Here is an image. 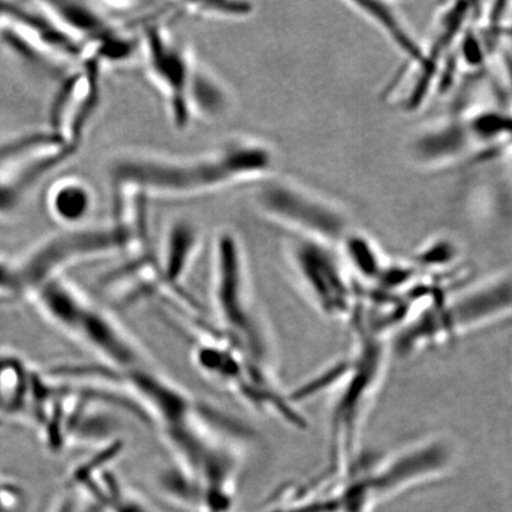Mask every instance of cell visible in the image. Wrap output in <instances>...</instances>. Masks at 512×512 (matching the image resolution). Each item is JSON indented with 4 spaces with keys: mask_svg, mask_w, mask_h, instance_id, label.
I'll return each instance as SVG.
<instances>
[{
    "mask_svg": "<svg viewBox=\"0 0 512 512\" xmlns=\"http://www.w3.org/2000/svg\"><path fill=\"white\" fill-rule=\"evenodd\" d=\"M24 194L8 181L0 178V220H11L22 207Z\"/></svg>",
    "mask_w": 512,
    "mask_h": 512,
    "instance_id": "cell-14",
    "label": "cell"
},
{
    "mask_svg": "<svg viewBox=\"0 0 512 512\" xmlns=\"http://www.w3.org/2000/svg\"><path fill=\"white\" fill-rule=\"evenodd\" d=\"M95 198L86 181L75 176L56 179L44 194V207L66 229L82 227L92 214Z\"/></svg>",
    "mask_w": 512,
    "mask_h": 512,
    "instance_id": "cell-10",
    "label": "cell"
},
{
    "mask_svg": "<svg viewBox=\"0 0 512 512\" xmlns=\"http://www.w3.org/2000/svg\"><path fill=\"white\" fill-rule=\"evenodd\" d=\"M329 243L294 235L286 242V258L297 283L317 311L331 319L352 312L351 286Z\"/></svg>",
    "mask_w": 512,
    "mask_h": 512,
    "instance_id": "cell-6",
    "label": "cell"
},
{
    "mask_svg": "<svg viewBox=\"0 0 512 512\" xmlns=\"http://www.w3.org/2000/svg\"><path fill=\"white\" fill-rule=\"evenodd\" d=\"M252 201L262 216L294 235L329 245L344 238L347 222L341 211L290 179L271 176L262 179L256 185Z\"/></svg>",
    "mask_w": 512,
    "mask_h": 512,
    "instance_id": "cell-5",
    "label": "cell"
},
{
    "mask_svg": "<svg viewBox=\"0 0 512 512\" xmlns=\"http://www.w3.org/2000/svg\"><path fill=\"white\" fill-rule=\"evenodd\" d=\"M192 117L201 115L206 119H217L227 113L230 96L227 88L209 70L196 66L189 94Z\"/></svg>",
    "mask_w": 512,
    "mask_h": 512,
    "instance_id": "cell-12",
    "label": "cell"
},
{
    "mask_svg": "<svg viewBox=\"0 0 512 512\" xmlns=\"http://www.w3.org/2000/svg\"><path fill=\"white\" fill-rule=\"evenodd\" d=\"M202 246V234L197 224L179 217L166 228L162 251L155 261L157 278L163 292L178 294L179 300L196 309L194 300L184 297L182 280L190 270Z\"/></svg>",
    "mask_w": 512,
    "mask_h": 512,
    "instance_id": "cell-9",
    "label": "cell"
},
{
    "mask_svg": "<svg viewBox=\"0 0 512 512\" xmlns=\"http://www.w3.org/2000/svg\"><path fill=\"white\" fill-rule=\"evenodd\" d=\"M215 329L229 345L262 369L272 370L270 336L255 306L245 248L232 229H220L211 251Z\"/></svg>",
    "mask_w": 512,
    "mask_h": 512,
    "instance_id": "cell-2",
    "label": "cell"
},
{
    "mask_svg": "<svg viewBox=\"0 0 512 512\" xmlns=\"http://www.w3.org/2000/svg\"><path fill=\"white\" fill-rule=\"evenodd\" d=\"M275 156L270 146L251 138L235 139L194 156L124 152L108 166L114 215L128 198H188L211 194L271 176Z\"/></svg>",
    "mask_w": 512,
    "mask_h": 512,
    "instance_id": "cell-1",
    "label": "cell"
},
{
    "mask_svg": "<svg viewBox=\"0 0 512 512\" xmlns=\"http://www.w3.org/2000/svg\"><path fill=\"white\" fill-rule=\"evenodd\" d=\"M137 228L128 220H114L105 226H82L50 236L17 266L23 290L30 293L74 262L131 249L140 240Z\"/></svg>",
    "mask_w": 512,
    "mask_h": 512,
    "instance_id": "cell-4",
    "label": "cell"
},
{
    "mask_svg": "<svg viewBox=\"0 0 512 512\" xmlns=\"http://www.w3.org/2000/svg\"><path fill=\"white\" fill-rule=\"evenodd\" d=\"M36 305L51 323L66 331L102 358L113 369H132L146 364L145 356L105 311L98 309L63 278L51 281L38 294Z\"/></svg>",
    "mask_w": 512,
    "mask_h": 512,
    "instance_id": "cell-3",
    "label": "cell"
},
{
    "mask_svg": "<svg viewBox=\"0 0 512 512\" xmlns=\"http://www.w3.org/2000/svg\"><path fill=\"white\" fill-rule=\"evenodd\" d=\"M364 16L371 19L376 27L395 44L401 53L407 55L414 62L425 59L424 50L415 42L406 24L401 21L398 12L384 3L357 2L352 3Z\"/></svg>",
    "mask_w": 512,
    "mask_h": 512,
    "instance_id": "cell-11",
    "label": "cell"
},
{
    "mask_svg": "<svg viewBox=\"0 0 512 512\" xmlns=\"http://www.w3.org/2000/svg\"><path fill=\"white\" fill-rule=\"evenodd\" d=\"M187 6L192 14L219 19L248 18L255 10L253 4L243 2L194 3Z\"/></svg>",
    "mask_w": 512,
    "mask_h": 512,
    "instance_id": "cell-13",
    "label": "cell"
},
{
    "mask_svg": "<svg viewBox=\"0 0 512 512\" xmlns=\"http://www.w3.org/2000/svg\"><path fill=\"white\" fill-rule=\"evenodd\" d=\"M78 149L50 128L18 134L0 143V178L25 195Z\"/></svg>",
    "mask_w": 512,
    "mask_h": 512,
    "instance_id": "cell-8",
    "label": "cell"
},
{
    "mask_svg": "<svg viewBox=\"0 0 512 512\" xmlns=\"http://www.w3.org/2000/svg\"><path fill=\"white\" fill-rule=\"evenodd\" d=\"M6 19H8V12H6V3H0V35H2V30L6 23Z\"/></svg>",
    "mask_w": 512,
    "mask_h": 512,
    "instance_id": "cell-16",
    "label": "cell"
},
{
    "mask_svg": "<svg viewBox=\"0 0 512 512\" xmlns=\"http://www.w3.org/2000/svg\"><path fill=\"white\" fill-rule=\"evenodd\" d=\"M142 47L147 74L168 102L172 121L179 128L187 127L192 118L189 94L196 61L158 25L146 29Z\"/></svg>",
    "mask_w": 512,
    "mask_h": 512,
    "instance_id": "cell-7",
    "label": "cell"
},
{
    "mask_svg": "<svg viewBox=\"0 0 512 512\" xmlns=\"http://www.w3.org/2000/svg\"><path fill=\"white\" fill-rule=\"evenodd\" d=\"M47 512H95V503L94 507L91 503L86 504V499L81 497V491L72 490L57 498Z\"/></svg>",
    "mask_w": 512,
    "mask_h": 512,
    "instance_id": "cell-15",
    "label": "cell"
}]
</instances>
